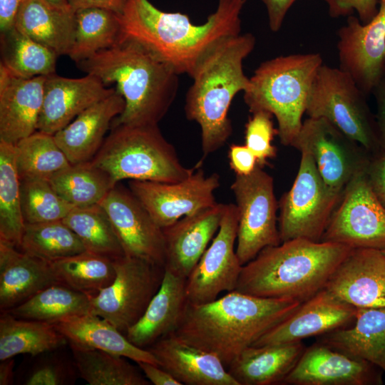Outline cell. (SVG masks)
Wrapping results in <instances>:
<instances>
[{
    "instance_id": "17",
    "label": "cell",
    "mask_w": 385,
    "mask_h": 385,
    "mask_svg": "<svg viewBox=\"0 0 385 385\" xmlns=\"http://www.w3.org/2000/svg\"><path fill=\"white\" fill-rule=\"evenodd\" d=\"M99 205L107 213L125 255L165 267V241L163 229L130 190L112 188Z\"/></svg>"
},
{
    "instance_id": "18",
    "label": "cell",
    "mask_w": 385,
    "mask_h": 385,
    "mask_svg": "<svg viewBox=\"0 0 385 385\" xmlns=\"http://www.w3.org/2000/svg\"><path fill=\"white\" fill-rule=\"evenodd\" d=\"M383 372L364 360L316 342L306 347L283 385H381Z\"/></svg>"
},
{
    "instance_id": "45",
    "label": "cell",
    "mask_w": 385,
    "mask_h": 385,
    "mask_svg": "<svg viewBox=\"0 0 385 385\" xmlns=\"http://www.w3.org/2000/svg\"><path fill=\"white\" fill-rule=\"evenodd\" d=\"M78 374L73 360L46 357L36 362L25 376L26 385H63L73 384Z\"/></svg>"
},
{
    "instance_id": "24",
    "label": "cell",
    "mask_w": 385,
    "mask_h": 385,
    "mask_svg": "<svg viewBox=\"0 0 385 385\" xmlns=\"http://www.w3.org/2000/svg\"><path fill=\"white\" fill-rule=\"evenodd\" d=\"M160 366L182 384L239 385L215 354L195 347L173 333L163 337L147 349Z\"/></svg>"
},
{
    "instance_id": "37",
    "label": "cell",
    "mask_w": 385,
    "mask_h": 385,
    "mask_svg": "<svg viewBox=\"0 0 385 385\" xmlns=\"http://www.w3.org/2000/svg\"><path fill=\"white\" fill-rule=\"evenodd\" d=\"M76 31L68 56L76 63L116 43L123 35L120 15L90 8L75 12Z\"/></svg>"
},
{
    "instance_id": "35",
    "label": "cell",
    "mask_w": 385,
    "mask_h": 385,
    "mask_svg": "<svg viewBox=\"0 0 385 385\" xmlns=\"http://www.w3.org/2000/svg\"><path fill=\"white\" fill-rule=\"evenodd\" d=\"M50 263L59 284L90 298L109 286L115 276L112 260L88 251Z\"/></svg>"
},
{
    "instance_id": "31",
    "label": "cell",
    "mask_w": 385,
    "mask_h": 385,
    "mask_svg": "<svg viewBox=\"0 0 385 385\" xmlns=\"http://www.w3.org/2000/svg\"><path fill=\"white\" fill-rule=\"evenodd\" d=\"M15 27L58 56L68 55L76 31L75 12L46 0H26L16 19Z\"/></svg>"
},
{
    "instance_id": "30",
    "label": "cell",
    "mask_w": 385,
    "mask_h": 385,
    "mask_svg": "<svg viewBox=\"0 0 385 385\" xmlns=\"http://www.w3.org/2000/svg\"><path fill=\"white\" fill-rule=\"evenodd\" d=\"M302 342L250 346L228 366L239 385L280 384L305 349Z\"/></svg>"
},
{
    "instance_id": "48",
    "label": "cell",
    "mask_w": 385,
    "mask_h": 385,
    "mask_svg": "<svg viewBox=\"0 0 385 385\" xmlns=\"http://www.w3.org/2000/svg\"><path fill=\"white\" fill-rule=\"evenodd\" d=\"M366 171L375 192L385 204V152L371 154Z\"/></svg>"
},
{
    "instance_id": "51",
    "label": "cell",
    "mask_w": 385,
    "mask_h": 385,
    "mask_svg": "<svg viewBox=\"0 0 385 385\" xmlns=\"http://www.w3.org/2000/svg\"><path fill=\"white\" fill-rule=\"evenodd\" d=\"M138 367L146 379L155 385H182L171 374L158 365L138 361Z\"/></svg>"
},
{
    "instance_id": "9",
    "label": "cell",
    "mask_w": 385,
    "mask_h": 385,
    "mask_svg": "<svg viewBox=\"0 0 385 385\" xmlns=\"http://www.w3.org/2000/svg\"><path fill=\"white\" fill-rule=\"evenodd\" d=\"M299 151L296 178L279 202L282 242L296 238L320 242L342 195L326 184L309 152Z\"/></svg>"
},
{
    "instance_id": "40",
    "label": "cell",
    "mask_w": 385,
    "mask_h": 385,
    "mask_svg": "<svg viewBox=\"0 0 385 385\" xmlns=\"http://www.w3.org/2000/svg\"><path fill=\"white\" fill-rule=\"evenodd\" d=\"M62 220L78 237L86 251L112 260L125 256L113 226L99 204L74 207Z\"/></svg>"
},
{
    "instance_id": "12",
    "label": "cell",
    "mask_w": 385,
    "mask_h": 385,
    "mask_svg": "<svg viewBox=\"0 0 385 385\" xmlns=\"http://www.w3.org/2000/svg\"><path fill=\"white\" fill-rule=\"evenodd\" d=\"M352 249L385 248V204L375 192L366 170L344 188L321 239Z\"/></svg>"
},
{
    "instance_id": "25",
    "label": "cell",
    "mask_w": 385,
    "mask_h": 385,
    "mask_svg": "<svg viewBox=\"0 0 385 385\" xmlns=\"http://www.w3.org/2000/svg\"><path fill=\"white\" fill-rule=\"evenodd\" d=\"M125 106L123 97L116 90L86 108L53 135L71 164L93 160L104 142L111 122L122 113Z\"/></svg>"
},
{
    "instance_id": "39",
    "label": "cell",
    "mask_w": 385,
    "mask_h": 385,
    "mask_svg": "<svg viewBox=\"0 0 385 385\" xmlns=\"http://www.w3.org/2000/svg\"><path fill=\"white\" fill-rule=\"evenodd\" d=\"M48 180L58 194L75 207L99 204L117 185L91 161L71 164Z\"/></svg>"
},
{
    "instance_id": "22",
    "label": "cell",
    "mask_w": 385,
    "mask_h": 385,
    "mask_svg": "<svg viewBox=\"0 0 385 385\" xmlns=\"http://www.w3.org/2000/svg\"><path fill=\"white\" fill-rule=\"evenodd\" d=\"M46 77H19L0 63L1 140L16 145L37 130Z\"/></svg>"
},
{
    "instance_id": "55",
    "label": "cell",
    "mask_w": 385,
    "mask_h": 385,
    "mask_svg": "<svg viewBox=\"0 0 385 385\" xmlns=\"http://www.w3.org/2000/svg\"><path fill=\"white\" fill-rule=\"evenodd\" d=\"M50 4L61 8H68L67 0H46Z\"/></svg>"
},
{
    "instance_id": "50",
    "label": "cell",
    "mask_w": 385,
    "mask_h": 385,
    "mask_svg": "<svg viewBox=\"0 0 385 385\" xmlns=\"http://www.w3.org/2000/svg\"><path fill=\"white\" fill-rule=\"evenodd\" d=\"M372 94L376 104L375 118L378 143L380 150L385 152V76L374 88Z\"/></svg>"
},
{
    "instance_id": "23",
    "label": "cell",
    "mask_w": 385,
    "mask_h": 385,
    "mask_svg": "<svg viewBox=\"0 0 385 385\" xmlns=\"http://www.w3.org/2000/svg\"><path fill=\"white\" fill-rule=\"evenodd\" d=\"M225 206L217 202L163 228L165 269L188 278L217 232Z\"/></svg>"
},
{
    "instance_id": "46",
    "label": "cell",
    "mask_w": 385,
    "mask_h": 385,
    "mask_svg": "<svg viewBox=\"0 0 385 385\" xmlns=\"http://www.w3.org/2000/svg\"><path fill=\"white\" fill-rule=\"evenodd\" d=\"M328 14L332 18L348 17L356 12L363 24L369 23L376 14L379 0H323Z\"/></svg>"
},
{
    "instance_id": "5",
    "label": "cell",
    "mask_w": 385,
    "mask_h": 385,
    "mask_svg": "<svg viewBox=\"0 0 385 385\" xmlns=\"http://www.w3.org/2000/svg\"><path fill=\"white\" fill-rule=\"evenodd\" d=\"M255 44L251 33L228 37L200 61L191 76L193 83L184 109L186 118L200 127L203 158L221 148L232 134L229 108L235 96L250 86L243 61Z\"/></svg>"
},
{
    "instance_id": "41",
    "label": "cell",
    "mask_w": 385,
    "mask_h": 385,
    "mask_svg": "<svg viewBox=\"0 0 385 385\" xmlns=\"http://www.w3.org/2000/svg\"><path fill=\"white\" fill-rule=\"evenodd\" d=\"M15 145L20 179L49 180L71 165L53 135L36 130Z\"/></svg>"
},
{
    "instance_id": "36",
    "label": "cell",
    "mask_w": 385,
    "mask_h": 385,
    "mask_svg": "<svg viewBox=\"0 0 385 385\" xmlns=\"http://www.w3.org/2000/svg\"><path fill=\"white\" fill-rule=\"evenodd\" d=\"M1 56L11 73L30 78L55 73L58 56L14 26L1 33Z\"/></svg>"
},
{
    "instance_id": "54",
    "label": "cell",
    "mask_w": 385,
    "mask_h": 385,
    "mask_svg": "<svg viewBox=\"0 0 385 385\" xmlns=\"http://www.w3.org/2000/svg\"><path fill=\"white\" fill-rule=\"evenodd\" d=\"M1 361L0 385L11 384L14 381V359L12 357Z\"/></svg>"
},
{
    "instance_id": "44",
    "label": "cell",
    "mask_w": 385,
    "mask_h": 385,
    "mask_svg": "<svg viewBox=\"0 0 385 385\" xmlns=\"http://www.w3.org/2000/svg\"><path fill=\"white\" fill-rule=\"evenodd\" d=\"M273 115L265 111L252 113L245 124V145L254 153L257 165L263 168L268 160L276 157L277 148L272 145L277 128L272 121Z\"/></svg>"
},
{
    "instance_id": "56",
    "label": "cell",
    "mask_w": 385,
    "mask_h": 385,
    "mask_svg": "<svg viewBox=\"0 0 385 385\" xmlns=\"http://www.w3.org/2000/svg\"><path fill=\"white\" fill-rule=\"evenodd\" d=\"M381 251L383 252V254L385 255V248H384L383 250H381Z\"/></svg>"
},
{
    "instance_id": "47",
    "label": "cell",
    "mask_w": 385,
    "mask_h": 385,
    "mask_svg": "<svg viewBox=\"0 0 385 385\" xmlns=\"http://www.w3.org/2000/svg\"><path fill=\"white\" fill-rule=\"evenodd\" d=\"M228 158L231 169L238 175H250L258 165L255 155L245 145H231Z\"/></svg>"
},
{
    "instance_id": "10",
    "label": "cell",
    "mask_w": 385,
    "mask_h": 385,
    "mask_svg": "<svg viewBox=\"0 0 385 385\" xmlns=\"http://www.w3.org/2000/svg\"><path fill=\"white\" fill-rule=\"evenodd\" d=\"M113 261L115 278L91 298L90 312L106 319L125 334L158 291L165 267L126 255Z\"/></svg>"
},
{
    "instance_id": "6",
    "label": "cell",
    "mask_w": 385,
    "mask_h": 385,
    "mask_svg": "<svg viewBox=\"0 0 385 385\" xmlns=\"http://www.w3.org/2000/svg\"><path fill=\"white\" fill-rule=\"evenodd\" d=\"M318 53L280 56L262 62L243 98L250 112L265 111L277 122L280 143L292 146L302 126L308 97L323 64Z\"/></svg>"
},
{
    "instance_id": "13",
    "label": "cell",
    "mask_w": 385,
    "mask_h": 385,
    "mask_svg": "<svg viewBox=\"0 0 385 385\" xmlns=\"http://www.w3.org/2000/svg\"><path fill=\"white\" fill-rule=\"evenodd\" d=\"M292 147L309 152L326 184L339 192L356 174L366 169L371 157L361 145L323 118L305 119Z\"/></svg>"
},
{
    "instance_id": "21",
    "label": "cell",
    "mask_w": 385,
    "mask_h": 385,
    "mask_svg": "<svg viewBox=\"0 0 385 385\" xmlns=\"http://www.w3.org/2000/svg\"><path fill=\"white\" fill-rule=\"evenodd\" d=\"M115 91L106 88L99 78L91 74L78 78L56 73L48 76L37 130L54 135L86 108Z\"/></svg>"
},
{
    "instance_id": "32",
    "label": "cell",
    "mask_w": 385,
    "mask_h": 385,
    "mask_svg": "<svg viewBox=\"0 0 385 385\" xmlns=\"http://www.w3.org/2000/svg\"><path fill=\"white\" fill-rule=\"evenodd\" d=\"M68 342L51 323L17 318L6 311L0 317V361L19 354L36 356Z\"/></svg>"
},
{
    "instance_id": "16",
    "label": "cell",
    "mask_w": 385,
    "mask_h": 385,
    "mask_svg": "<svg viewBox=\"0 0 385 385\" xmlns=\"http://www.w3.org/2000/svg\"><path fill=\"white\" fill-rule=\"evenodd\" d=\"M339 68L348 73L368 97L385 76V0L363 24L351 15L337 31Z\"/></svg>"
},
{
    "instance_id": "8",
    "label": "cell",
    "mask_w": 385,
    "mask_h": 385,
    "mask_svg": "<svg viewBox=\"0 0 385 385\" xmlns=\"http://www.w3.org/2000/svg\"><path fill=\"white\" fill-rule=\"evenodd\" d=\"M366 98L348 73L323 63L312 86L305 113L327 119L374 154L381 150L375 115Z\"/></svg>"
},
{
    "instance_id": "2",
    "label": "cell",
    "mask_w": 385,
    "mask_h": 385,
    "mask_svg": "<svg viewBox=\"0 0 385 385\" xmlns=\"http://www.w3.org/2000/svg\"><path fill=\"white\" fill-rule=\"evenodd\" d=\"M76 65L106 86L115 83L125 106L113 123L158 125L177 95L179 74L146 46L124 34L113 46Z\"/></svg>"
},
{
    "instance_id": "42",
    "label": "cell",
    "mask_w": 385,
    "mask_h": 385,
    "mask_svg": "<svg viewBox=\"0 0 385 385\" xmlns=\"http://www.w3.org/2000/svg\"><path fill=\"white\" fill-rule=\"evenodd\" d=\"M18 249L49 262L86 251L63 220L26 224Z\"/></svg>"
},
{
    "instance_id": "28",
    "label": "cell",
    "mask_w": 385,
    "mask_h": 385,
    "mask_svg": "<svg viewBox=\"0 0 385 385\" xmlns=\"http://www.w3.org/2000/svg\"><path fill=\"white\" fill-rule=\"evenodd\" d=\"M69 344L101 350L138 361L160 366L147 349L131 343L125 334L106 319L91 312L65 318L53 324Z\"/></svg>"
},
{
    "instance_id": "14",
    "label": "cell",
    "mask_w": 385,
    "mask_h": 385,
    "mask_svg": "<svg viewBox=\"0 0 385 385\" xmlns=\"http://www.w3.org/2000/svg\"><path fill=\"white\" fill-rule=\"evenodd\" d=\"M202 160L186 178L175 183L129 180V189L162 229L180 218L215 205L217 173L207 175Z\"/></svg>"
},
{
    "instance_id": "43",
    "label": "cell",
    "mask_w": 385,
    "mask_h": 385,
    "mask_svg": "<svg viewBox=\"0 0 385 385\" xmlns=\"http://www.w3.org/2000/svg\"><path fill=\"white\" fill-rule=\"evenodd\" d=\"M21 180V209L26 224L62 220L75 207L43 178Z\"/></svg>"
},
{
    "instance_id": "7",
    "label": "cell",
    "mask_w": 385,
    "mask_h": 385,
    "mask_svg": "<svg viewBox=\"0 0 385 385\" xmlns=\"http://www.w3.org/2000/svg\"><path fill=\"white\" fill-rule=\"evenodd\" d=\"M91 161L115 184L126 179L175 183L188 178L195 168L181 163L158 125L113 123L111 133Z\"/></svg>"
},
{
    "instance_id": "29",
    "label": "cell",
    "mask_w": 385,
    "mask_h": 385,
    "mask_svg": "<svg viewBox=\"0 0 385 385\" xmlns=\"http://www.w3.org/2000/svg\"><path fill=\"white\" fill-rule=\"evenodd\" d=\"M317 341L371 363L385 376V307L357 308L350 326L318 336Z\"/></svg>"
},
{
    "instance_id": "26",
    "label": "cell",
    "mask_w": 385,
    "mask_h": 385,
    "mask_svg": "<svg viewBox=\"0 0 385 385\" xmlns=\"http://www.w3.org/2000/svg\"><path fill=\"white\" fill-rule=\"evenodd\" d=\"M186 279L165 268L160 287L139 320L126 332L135 346L147 349L178 328L188 301Z\"/></svg>"
},
{
    "instance_id": "34",
    "label": "cell",
    "mask_w": 385,
    "mask_h": 385,
    "mask_svg": "<svg viewBox=\"0 0 385 385\" xmlns=\"http://www.w3.org/2000/svg\"><path fill=\"white\" fill-rule=\"evenodd\" d=\"M90 306L89 297L56 283L6 312L17 318L53 324L69 317L88 313Z\"/></svg>"
},
{
    "instance_id": "4",
    "label": "cell",
    "mask_w": 385,
    "mask_h": 385,
    "mask_svg": "<svg viewBox=\"0 0 385 385\" xmlns=\"http://www.w3.org/2000/svg\"><path fill=\"white\" fill-rule=\"evenodd\" d=\"M352 248L296 238L270 246L242 266L235 291L303 302L325 288Z\"/></svg>"
},
{
    "instance_id": "27",
    "label": "cell",
    "mask_w": 385,
    "mask_h": 385,
    "mask_svg": "<svg viewBox=\"0 0 385 385\" xmlns=\"http://www.w3.org/2000/svg\"><path fill=\"white\" fill-rule=\"evenodd\" d=\"M58 283L51 263L0 240V309L8 311Z\"/></svg>"
},
{
    "instance_id": "49",
    "label": "cell",
    "mask_w": 385,
    "mask_h": 385,
    "mask_svg": "<svg viewBox=\"0 0 385 385\" xmlns=\"http://www.w3.org/2000/svg\"><path fill=\"white\" fill-rule=\"evenodd\" d=\"M297 0H262L268 17L270 29L277 32L282 27L286 15Z\"/></svg>"
},
{
    "instance_id": "33",
    "label": "cell",
    "mask_w": 385,
    "mask_h": 385,
    "mask_svg": "<svg viewBox=\"0 0 385 385\" xmlns=\"http://www.w3.org/2000/svg\"><path fill=\"white\" fill-rule=\"evenodd\" d=\"M16 145L0 140V240L19 247L24 232Z\"/></svg>"
},
{
    "instance_id": "53",
    "label": "cell",
    "mask_w": 385,
    "mask_h": 385,
    "mask_svg": "<svg viewBox=\"0 0 385 385\" xmlns=\"http://www.w3.org/2000/svg\"><path fill=\"white\" fill-rule=\"evenodd\" d=\"M26 0H0V31L5 32L15 26L17 14Z\"/></svg>"
},
{
    "instance_id": "20",
    "label": "cell",
    "mask_w": 385,
    "mask_h": 385,
    "mask_svg": "<svg viewBox=\"0 0 385 385\" xmlns=\"http://www.w3.org/2000/svg\"><path fill=\"white\" fill-rule=\"evenodd\" d=\"M324 289L356 308L385 307V255L377 249H352Z\"/></svg>"
},
{
    "instance_id": "15",
    "label": "cell",
    "mask_w": 385,
    "mask_h": 385,
    "mask_svg": "<svg viewBox=\"0 0 385 385\" xmlns=\"http://www.w3.org/2000/svg\"><path fill=\"white\" fill-rule=\"evenodd\" d=\"M237 227L236 205L225 204L217 232L186 279L188 303L211 302L221 292L235 290L243 266L235 249Z\"/></svg>"
},
{
    "instance_id": "3",
    "label": "cell",
    "mask_w": 385,
    "mask_h": 385,
    "mask_svg": "<svg viewBox=\"0 0 385 385\" xmlns=\"http://www.w3.org/2000/svg\"><path fill=\"white\" fill-rule=\"evenodd\" d=\"M302 302L232 291L202 304L188 303L173 332L187 343L211 352L226 368L246 348L290 315Z\"/></svg>"
},
{
    "instance_id": "1",
    "label": "cell",
    "mask_w": 385,
    "mask_h": 385,
    "mask_svg": "<svg viewBox=\"0 0 385 385\" xmlns=\"http://www.w3.org/2000/svg\"><path fill=\"white\" fill-rule=\"evenodd\" d=\"M246 1L218 0L215 11L196 25L188 15L163 11L149 0H128L120 20L124 34L146 46L178 74L191 77L220 42L240 34V14Z\"/></svg>"
},
{
    "instance_id": "38",
    "label": "cell",
    "mask_w": 385,
    "mask_h": 385,
    "mask_svg": "<svg viewBox=\"0 0 385 385\" xmlns=\"http://www.w3.org/2000/svg\"><path fill=\"white\" fill-rule=\"evenodd\" d=\"M78 374L90 385H148L145 376L127 358L70 344Z\"/></svg>"
},
{
    "instance_id": "11",
    "label": "cell",
    "mask_w": 385,
    "mask_h": 385,
    "mask_svg": "<svg viewBox=\"0 0 385 385\" xmlns=\"http://www.w3.org/2000/svg\"><path fill=\"white\" fill-rule=\"evenodd\" d=\"M230 188L238 211L236 252L244 265L264 248L279 245V207L273 178L257 165L247 175H235Z\"/></svg>"
},
{
    "instance_id": "52",
    "label": "cell",
    "mask_w": 385,
    "mask_h": 385,
    "mask_svg": "<svg viewBox=\"0 0 385 385\" xmlns=\"http://www.w3.org/2000/svg\"><path fill=\"white\" fill-rule=\"evenodd\" d=\"M128 0H67L69 7L76 12L80 9L97 8L122 14Z\"/></svg>"
},
{
    "instance_id": "19",
    "label": "cell",
    "mask_w": 385,
    "mask_h": 385,
    "mask_svg": "<svg viewBox=\"0 0 385 385\" xmlns=\"http://www.w3.org/2000/svg\"><path fill=\"white\" fill-rule=\"evenodd\" d=\"M356 309L323 289L302 302L252 346L299 342L347 327L354 321Z\"/></svg>"
}]
</instances>
